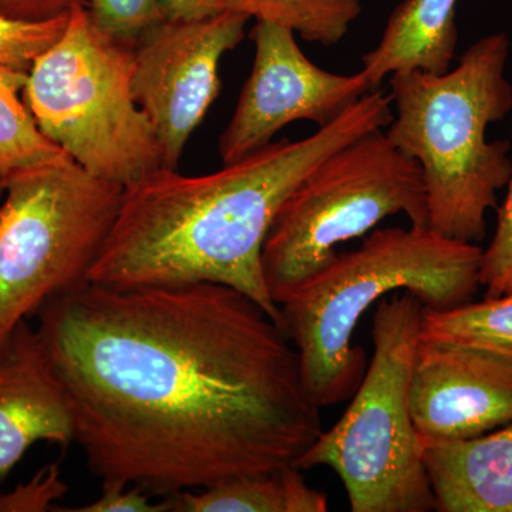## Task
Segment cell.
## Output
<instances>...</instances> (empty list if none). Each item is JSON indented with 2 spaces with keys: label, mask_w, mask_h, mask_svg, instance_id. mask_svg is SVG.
<instances>
[{
  "label": "cell",
  "mask_w": 512,
  "mask_h": 512,
  "mask_svg": "<svg viewBox=\"0 0 512 512\" xmlns=\"http://www.w3.org/2000/svg\"><path fill=\"white\" fill-rule=\"evenodd\" d=\"M37 316L103 483L175 495L271 474L322 434L291 339L237 289L86 282Z\"/></svg>",
  "instance_id": "1"
},
{
  "label": "cell",
  "mask_w": 512,
  "mask_h": 512,
  "mask_svg": "<svg viewBox=\"0 0 512 512\" xmlns=\"http://www.w3.org/2000/svg\"><path fill=\"white\" fill-rule=\"evenodd\" d=\"M392 120V97L377 87L311 136L272 141L215 173L153 171L123 188L87 281L116 288L225 285L281 325V306L268 291L261 261L276 212L330 154Z\"/></svg>",
  "instance_id": "2"
},
{
  "label": "cell",
  "mask_w": 512,
  "mask_h": 512,
  "mask_svg": "<svg viewBox=\"0 0 512 512\" xmlns=\"http://www.w3.org/2000/svg\"><path fill=\"white\" fill-rule=\"evenodd\" d=\"M483 252L430 227L376 229L299 285L281 305V325L312 402L322 409L352 399L369 365L353 336L373 305L396 292L413 293L433 311L471 302Z\"/></svg>",
  "instance_id": "3"
},
{
  "label": "cell",
  "mask_w": 512,
  "mask_h": 512,
  "mask_svg": "<svg viewBox=\"0 0 512 512\" xmlns=\"http://www.w3.org/2000/svg\"><path fill=\"white\" fill-rule=\"evenodd\" d=\"M508 53V36L494 33L468 47L454 70L390 76L396 116L386 136L420 165L429 227L444 237L483 241L485 214L497 207L498 191L510 183V143L485 136L490 124L512 110Z\"/></svg>",
  "instance_id": "4"
},
{
  "label": "cell",
  "mask_w": 512,
  "mask_h": 512,
  "mask_svg": "<svg viewBox=\"0 0 512 512\" xmlns=\"http://www.w3.org/2000/svg\"><path fill=\"white\" fill-rule=\"evenodd\" d=\"M423 303L410 292L384 296L373 316V357L348 409L293 466L338 474L353 512L436 511L421 439L410 413V380Z\"/></svg>",
  "instance_id": "5"
},
{
  "label": "cell",
  "mask_w": 512,
  "mask_h": 512,
  "mask_svg": "<svg viewBox=\"0 0 512 512\" xmlns=\"http://www.w3.org/2000/svg\"><path fill=\"white\" fill-rule=\"evenodd\" d=\"M134 47L70 10L59 40L37 57L23 99L40 130L87 173L126 188L163 167L153 124L133 93Z\"/></svg>",
  "instance_id": "6"
},
{
  "label": "cell",
  "mask_w": 512,
  "mask_h": 512,
  "mask_svg": "<svg viewBox=\"0 0 512 512\" xmlns=\"http://www.w3.org/2000/svg\"><path fill=\"white\" fill-rule=\"evenodd\" d=\"M429 227L420 165L382 130L346 144L312 170L282 202L262 247L268 291L279 306L328 265L336 247L390 215Z\"/></svg>",
  "instance_id": "7"
},
{
  "label": "cell",
  "mask_w": 512,
  "mask_h": 512,
  "mask_svg": "<svg viewBox=\"0 0 512 512\" xmlns=\"http://www.w3.org/2000/svg\"><path fill=\"white\" fill-rule=\"evenodd\" d=\"M123 187L72 158L19 171L0 202V348L53 296L86 284Z\"/></svg>",
  "instance_id": "8"
},
{
  "label": "cell",
  "mask_w": 512,
  "mask_h": 512,
  "mask_svg": "<svg viewBox=\"0 0 512 512\" xmlns=\"http://www.w3.org/2000/svg\"><path fill=\"white\" fill-rule=\"evenodd\" d=\"M248 22L231 10L165 19L134 49V97L156 131L164 168L180 167L191 134L220 96L222 56L244 40Z\"/></svg>",
  "instance_id": "9"
},
{
  "label": "cell",
  "mask_w": 512,
  "mask_h": 512,
  "mask_svg": "<svg viewBox=\"0 0 512 512\" xmlns=\"http://www.w3.org/2000/svg\"><path fill=\"white\" fill-rule=\"evenodd\" d=\"M251 39L254 67L218 141L224 164L268 146L293 121L328 126L372 90L362 72L343 76L313 64L285 26L256 22Z\"/></svg>",
  "instance_id": "10"
},
{
  "label": "cell",
  "mask_w": 512,
  "mask_h": 512,
  "mask_svg": "<svg viewBox=\"0 0 512 512\" xmlns=\"http://www.w3.org/2000/svg\"><path fill=\"white\" fill-rule=\"evenodd\" d=\"M410 413L423 440H464L512 421V360L485 350L420 339Z\"/></svg>",
  "instance_id": "11"
},
{
  "label": "cell",
  "mask_w": 512,
  "mask_h": 512,
  "mask_svg": "<svg viewBox=\"0 0 512 512\" xmlns=\"http://www.w3.org/2000/svg\"><path fill=\"white\" fill-rule=\"evenodd\" d=\"M72 403L37 329L20 322L0 348V481L37 441H74Z\"/></svg>",
  "instance_id": "12"
},
{
  "label": "cell",
  "mask_w": 512,
  "mask_h": 512,
  "mask_svg": "<svg viewBox=\"0 0 512 512\" xmlns=\"http://www.w3.org/2000/svg\"><path fill=\"white\" fill-rule=\"evenodd\" d=\"M440 512H512V421L473 439L423 440Z\"/></svg>",
  "instance_id": "13"
},
{
  "label": "cell",
  "mask_w": 512,
  "mask_h": 512,
  "mask_svg": "<svg viewBox=\"0 0 512 512\" xmlns=\"http://www.w3.org/2000/svg\"><path fill=\"white\" fill-rule=\"evenodd\" d=\"M458 0H403L386 23L382 39L363 56L370 89L387 76L406 70L441 74L456 56Z\"/></svg>",
  "instance_id": "14"
},
{
  "label": "cell",
  "mask_w": 512,
  "mask_h": 512,
  "mask_svg": "<svg viewBox=\"0 0 512 512\" xmlns=\"http://www.w3.org/2000/svg\"><path fill=\"white\" fill-rule=\"evenodd\" d=\"M171 511L181 512H325L328 497L306 484L301 470L288 466L271 474L228 478L205 487L170 495Z\"/></svg>",
  "instance_id": "15"
},
{
  "label": "cell",
  "mask_w": 512,
  "mask_h": 512,
  "mask_svg": "<svg viewBox=\"0 0 512 512\" xmlns=\"http://www.w3.org/2000/svg\"><path fill=\"white\" fill-rule=\"evenodd\" d=\"M28 74L0 69V180L69 156L40 130L23 99Z\"/></svg>",
  "instance_id": "16"
},
{
  "label": "cell",
  "mask_w": 512,
  "mask_h": 512,
  "mask_svg": "<svg viewBox=\"0 0 512 512\" xmlns=\"http://www.w3.org/2000/svg\"><path fill=\"white\" fill-rule=\"evenodd\" d=\"M421 339L468 346L512 360V295L471 301L448 311L424 308Z\"/></svg>",
  "instance_id": "17"
},
{
  "label": "cell",
  "mask_w": 512,
  "mask_h": 512,
  "mask_svg": "<svg viewBox=\"0 0 512 512\" xmlns=\"http://www.w3.org/2000/svg\"><path fill=\"white\" fill-rule=\"evenodd\" d=\"M222 10L275 23L308 42L338 45L362 13V0H220Z\"/></svg>",
  "instance_id": "18"
},
{
  "label": "cell",
  "mask_w": 512,
  "mask_h": 512,
  "mask_svg": "<svg viewBox=\"0 0 512 512\" xmlns=\"http://www.w3.org/2000/svg\"><path fill=\"white\" fill-rule=\"evenodd\" d=\"M69 13L47 20H20L0 13V69L29 73L37 57L55 45Z\"/></svg>",
  "instance_id": "19"
},
{
  "label": "cell",
  "mask_w": 512,
  "mask_h": 512,
  "mask_svg": "<svg viewBox=\"0 0 512 512\" xmlns=\"http://www.w3.org/2000/svg\"><path fill=\"white\" fill-rule=\"evenodd\" d=\"M86 9L103 35L134 49L165 20L160 0H89Z\"/></svg>",
  "instance_id": "20"
},
{
  "label": "cell",
  "mask_w": 512,
  "mask_h": 512,
  "mask_svg": "<svg viewBox=\"0 0 512 512\" xmlns=\"http://www.w3.org/2000/svg\"><path fill=\"white\" fill-rule=\"evenodd\" d=\"M507 200L498 211V224L493 241L483 252L480 284L487 288L485 298L504 295L505 285L512 275V177Z\"/></svg>",
  "instance_id": "21"
},
{
  "label": "cell",
  "mask_w": 512,
  "mask_h": 512,
  "mask_svg": "<svg viewBox=\"0 0 512 512\" xmlns=\"http://www.w3.org/2000/svg\"><path fill=\"white\" fill-rule=\"evenodd\" d=\"M66 493L67 485L60 477L59 466L50 464L29 483L19 484L10 493L0 494V512L49 511Z\"/></svg>",
  "instance_id": "22"
},
{
  "label": "cell",
  "mask_w": 512,
  "mask_h": 512,
  "mask_svg": "<svg viewBox=\"0 0 512 512\" xmlns=\"http://www.w3.org/2000/svg\"><path fill=\"white\" fill-rule=\"evenodd\" d=\"M124 483L106 481L103 483V491L92 504L76 508V512H167L171 511L170 500L154 503L150 495L143 488H127Z\"/></svg>",
  "instance_id": "23"
},
{
  "label": "cell",
  "mask_w": 512,
  "mask_h": 512,
  "mask_svg": "<svg viewBox=\"0 0 512 512\" xmlns=\"http://www.w3.org/2000/svg\"><path fill=\"white\" fill-rule=\"evenodd\" d=\"M89 0H0V13L20 20H47L69 13Z\"/></svg>",
  "instance_id": "24"
},
{
  "label": "cell",
  "mask_w": 512,
  "mask_h": 512,
  "mask_svg": "<svg viewBox=\"0 0 512 512\" xmlns=\"http://www.w3.org/2000/svg\"><path fill=\"white\" fill-rule=\"evenodd\" d=\"M165 19H201L222 12L220 0H160Z\"/></svg>",
  "instance_id": "25"
},
{
  "label": "cell",
  "mask_w": 512,
  "mask_h": 512,
  "mask_svg": "<svg viewBox=\"0 0 512 512\" xmlns=\"http://www.w3.org/2000/svg\"><path fill=\"white\" fill-rule=\"evenodd\" d=\"M504 295H512V275L508 279L507 285H505Z\"/></svg>",
  "instance_id": "26"
},
{
  "label": "cell",
  "mask_w": 512,
  "mask_h": 512,
  "mask_svg": "<svg viewBox=\"0 0 512 512\" xmlns=\"http://www.w3.org/2000/svg\"><path fill=\"white\" fill-rule=\"evenodd\" d=\"M3 195H5V181L0 180V202H2Z\"/></svg>",
  "instance_id": "27"
}]
</instances>
